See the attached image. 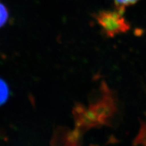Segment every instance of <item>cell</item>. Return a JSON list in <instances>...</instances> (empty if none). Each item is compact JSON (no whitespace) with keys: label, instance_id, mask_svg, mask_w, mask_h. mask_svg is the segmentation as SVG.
Listing matches in <instances>:
<instances>
[{"label":"cell","instance_id":"cell-5","mask_svg":"<svg viewBox=\"0 0 146 146\" xmlns=\"http://www.w3.org/2000/svg\"><path fill=\"white\" fill-rule=\"evenodd\" d=\"M136 143L142 146H146V122L141 127L139 133L136 138Z\"/></svg>","mask_w":146,"mask_h":146},{"label":"cell","instance_id":"cell-1","mask_svg":"<svg viewBox=\"0 0 146 146\" xmlns=\"http://www.w3.org/2000/svg\"><path fill=\"white\" fill-rule=\"evenodd\" d=\"M94 17L102 33L108 37H114L117 35L125 33L130 29V25L123 16V13L116 9L99 11Z\"/></svg>","mask_w":146,"mask_h":146},{"label":"cell","instance_id":"cell-2","mask_svg":"<svg viewBox=\"0 0 146 146\" xmlns=\"http://www.w3.org/2000/svg\"><path fill=\"white\" fill-rule=\"evenodd\" d=\"M115 4L116 10L124 13L126 7L136 4L139 0H112Z\"/></svg>","mask_w":146,"mask_h":146},{"label":"cell","instance_id":"cell-3","mask_svg":"<svg viewBox=\"0 0 146 146\" xmlns=\"http://www.w3.org/2000/svg\"><path fill=\"white\" fill-rule=\"evenodd\" d=\"M9 96V90L7 85L3 80L0 79V105L7 100Z\"/></svg>","mask_w":146,"mask_h":146},{"label":"cell","instance_id":"cell-4","mask_svg":"<svg viewBox=\"0 0 146 146\" xmlns=\"http://www.w3.org/2000/svg\"><path fill=\"white\" fill-rule=\"evenodd\" d=\"M9 12L6 6L0 3V27L5 25L9 19Z\"/></svg>","mask_w":146,"mask_h":146}]
</instances>
